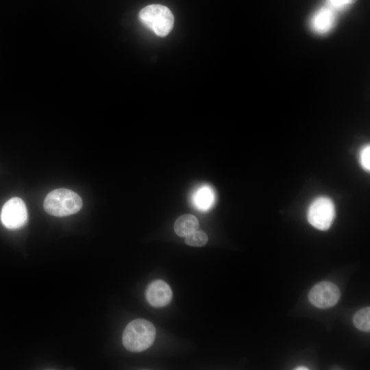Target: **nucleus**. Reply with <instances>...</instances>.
<instances>
[{
  "instance_id": "f257e3e1",
  "label": "nucleus",
  "mask_w": 370,
  "mask_h": 370,
  "mask_svg": "<svg viewBox=\"0 0 370 370\" xmlns=\"http://www.w3.org/2000/svg\"><path fill=\"white\" fill-rule=\"evenodd\" d=\"M156 336L154 325L143 319L130 322L125 327L122 336L124 347L132 352H140L148 349Z\"/></svg>"
},
{
  "instance_id": "f03ea898",
  "label": "nucleus",
  "mask_w": 370,
  "mask_h": 370,
  "mask_svg": "<svg viewBox=\"0 0 370 370\" xmlns=\"http://www.w3.org/2000/svg\"><path fill=\"white\" fill-rule=\"evenodd\" d=\"M82 200L75 192L58 188L50 192L44 200L45 211L53 216L62 217L77 213L82 207Z\"/></svg>"
},
{
  "instance_id": "7ed1b4c3",
  "label": "nucleus",
  "mask_w": 370,
  "mask_h": 370,
  "mask_svg": "<svg viewBox=\"0 0 370 370\" xmlns=\"http://www.w3.org/2000/svg\"><path fill=\"white\" fill-rule=\"evenodd\" d=\"M140 21L158 36H166L172 30L174 16L167 7L151 4L143 8L138 14Z\"/></svg>"
},
{
  "instance_id": "20e7f679",
  "label": "nucleus",
  "mask_w": 370,
  "mask_h": 370,
  "mask_svg": "<svg viewBox=\"0 0 370 370\" xmlns=\"http://www.w3.org/2000/svg\"><path fill=\"white\" fill-rule=\"evenodd\" d=\"M335 206L333 201L325 196L317 197L308 207L307 219L309 223L319 230H327L335 218Z\"/></svg>"
},
{
  "instance_id": "39448f33",
  "label": "nucleus",
  "mask_w": 370,
  "mask_h": 370,
  "mask_svg": "<svg viewBox=\"0 0 370 370\" xmlns=\"http://www.w3.org/2000/svg\"><path fill=\"white\" fill-rule=\"evenodd\" d=\"M27 219V212L24 201L14 197L8 200L1 212V220L8 229H18L23 226Z\"/></svg>"
},
{
  "instance_id": "423d86ee",
  "label": "nucleus",
  "mask_w": 370,
  "mask_h": 370,
  "mask_svg": "<svg viewBox=\"0 0 370 370\" xmlns=\"http://www.w3.org/2000/svg\"><path fill=\"white\" fill-rule=\"evenodd\" d=\"M340 291L330 282H321L314 285L308 293L310 302L319 308H329L337 304Z\"/></svg>"
},
{
  "instance_id": "0eeeda50",
  "label": "nucleus",
  "mask_w": 370,
  "mask_h": 370,
  "mask_svg": "<svg viewBox=\"0 0 370 370\" xmlns=\"http://www.w3.org/2000/svg\"><path fill=\"white\" fill-rule=\"evenodd\" d=\"M146 299L153 307H163L172 299L170 286L164 281L157 280L149 284L145 292Z\"/></svg>"
},
{
  "instance_id": "6e6552de",
  "label": "nucleus",
  "mask_w": 370,
  "mask_h": 370,
  "mask_svg": "<svg viewBox=\"0 0 370 370\" xmlns=\"http://www.w3.org/2000/svg\"><path fill=\"white\" fill-rule=\"evenodd\" d=\"M335 19L334 8L330 5L323 7L312 18V28L318 33H325L334 27Z\"/></svg>"
},
{
  "instance_id": "1a4fd4ad",
  "label": "nucleus",
  "mask_w": 370,
  "mask_h": 370,
  "mask_svg": "<svg viewBox=\"0 0 370 370\" xmlns=\"http://www.w3.org/2000/svg\"><path fill=\"white\" fill-rule=\"evenodd\" d=\"M199 227L198 219L193 215L186 214L177 219L174 223V230L179 236L185 237Z\"/></svg>"
},
{
  "instance_id": "9d476101",
  "label": "nucleus",
  "mask_w": 370,
  "mask_h": 370,
  "mask_svg": "<svg viewBox=\"0 0 370 370\" xmlns=\"http://www.w3.org/2000/svg\"><path fill=\"white\" fill-rule=\"evenodd\" d=\"M214 197L212 188L208 186H203L195 193V203L199 208L207 210L213 205Z\"/></svg>"
},
{
  "instance_id": "9b49d317",
  "label": "nucleus",
  "mask_w": 370,
  "mask_h": 370,
  "mask_svg": "<svg viewBox=\"0 0 370 370\" xmlns=\"http://www.w3.org/2000/svg\"><path fill=\"white\" fill-rule=\"evenodd\" d=\"M353 323L359 330L369 332L370 331V308L366 307L356 312L353 317Z\"/></svg>"
},
{
  "instance_id": "f8f14e48",
  "label": "nucleus",
  "mask_w": 370,
  "mask_h": 370,
  "mask_svg": "<svg viewBox=\"0 0 370 370\" xmlns=\"http://www.w3.org/2000/svg\"><path fill=\"white\" fill-rule=\"evenodd\" d=\"M208 242V236L203 231L195 230L185 236V243L193 247H202Z\"/></svg>"
},
{
  "instance_id": "ddd939ff",
  "label": "nucleus",
  "mask_w": 370,
  "mask_h": 370,
  "mask_svg": "<svg viewBox=\"0 0 370 370\" xmlns=\"http://www.w3.org/2000/svg\"><path fill=\"white\" fill-rule=\"evenodd\" d=\"M359 162L362 169L369 172L370 171V145L367 144L361 148L359 152Z\"/></svg>"
},
{
  "instance_id": "4468645a",
  "label": "nucleus",
  "mask_w": 370,
  "mask_h": 370,
  "mask_svg": "<svg viewBox=\"0 0 370 370\" xmlns=\"http://www.w3.org/2000/svg\"><path fill=\"white\" fill-rule=\"evenodd\" d=\"M358 0H329L331 7L335 9H341L347 6L354 3Z\"/></svg>"
},
{
  "instance_id": "2eb2a0df",
  "label": "nucleus",
  "mask_w": 370,
  "mask_h": 370,
  "mask_svg": "<svg viewBox=\"0 0 370 370\" xmlns=\"http://www.w3.org/2000/svg\"><path fill=\"white\" fill-rule=\"evenodd\" d=\"M295 369H296V370H308V368H307L306 367L301 366V367H298L297 368H295Z\"/></svg>"
}]
</instances>
